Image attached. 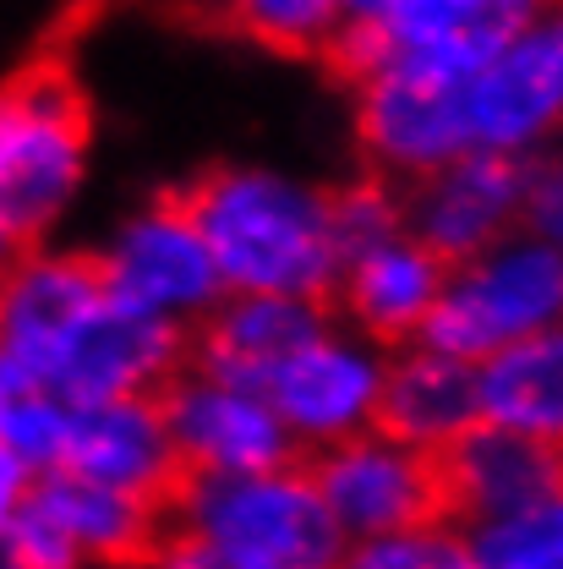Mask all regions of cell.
<instances>
[{
	"instance_id": "6da1fadb",
	"label": "cell",
	"mask_w": 563,
	"mask_h": 569,
	"mask_svg": "<svg viewBox=\"0 0 563 569\" xmlns=\"http://www.w3.org/2000/svg\"><path fill=\"white\" fill-rule=\"evenodd\" d=\"M187 367V335L121 307L88 252L28 247L0 274V389L67 406L159 395Z\"/></svg>"
},
{
	"instance_id": "7a4b0ae2",
	"label": "cell",
	"mask_w": 563,
	"mask_h": 569,
	"mask_svg": "<svg viewBox=\"0 0 563 569\" xmlns=\"http://www.w3.org/2000/svg\"><path fill=\"white\" fill-rule=\"evenodd\" d=\"M181 203L209 241L224 296L329 301L340 269L334 187L280 164H219L181 192Z\"/></svg>"
},
{
	"instance_id": "3957f363",
	"label": "cell",
	"mask_w": 563,
	"mask_h": 569,
	"mask_svg": "<svg viewBox=\"0 0 563 569\" xmlns=\"http://www.w3.org/2000/svg\"><path fill=\"white\" fill-rule=\"evenodd\" d=\"M170 537L209 569H340L345 559V537L301 460L252 477L181 482L170 498Z\"/></svg>"
},
{
	"instance_id": "277c9868",
	"label": "cell",
	"mask_w": 563,
	"mask_h": 569,
	"mask_svg": "<svg viewBox=\"0 0 563 569\" xmlns=\"http://www.w3.org/2000/svg\"><path fill=\"white\" fill-rule=\"evenodd\" d=\"M88 104L67 71L44 67L0 88V213L39 247L82 198Z\"/></svg>"
},
{
	"instance_id": "5b68a950",
	"label": "cell",
	"mask_w": 563,
	"mask_h": 569,
	"mask_svg": "<svg viewBox=\"0 0 563 569\" xmlns=\"http://www.w3.org/2000/svg\"><path fill=\"white\" fill-rule=\"evenodd\" d=\"M547 329H563V252L531 230H514L487 252L449 263L422 340L460 361H487Z\"/></svg>"
},
{
	"instance_id": "8992f818",
	"label": "cell",
	"mask_w": 563,
	"mask_h": 569,
	"mask_svg": "<svg viewBox=\"0 0 563 569\" xmlns=\"http://www.w3.org/2000/svg\"><path fill=\"white\" fill-rule=\"evenodd\" d=\"M104 290L132 307L138 318H153L175 335H192L213 307L224 301L209 241L198 230L192 209L175 198H148L132 213L110 224L99 252H88Z\"/></svg>"
},
{
	"instance_id": "52a82bcc",
	"label": "cell",
	"mask_w": 563,
	"mask_h": 569,
	"mask_svg": "<svg viewBox=\"0 0 563 569\" xmlns=\"http://www.w3.org/2000/svg\"><path fill=\"white\" fill-rule=\"evenodd\" d=\"M471 153L531 164L563 148V0H547L460 82Z\"/></svg>"
},
{
	"instance_id": "ba28073f",
	"label": "cell",
	"mask_w": 563,
	"mask_h": 569,
	"mask_svg": "<svg viewBox=\"0 0 563 569\" xmlns=\"http://www.w3.org/2000/svg\"><path fill=\"white\" fill-rule=\"evenodd\" d=\"M301 466L323 498L334 531L345 537V548L449 515L438 460L400 443V438H389L383 427H366V432H355V438L301 460Z\"/></svg>"
},
{
	"instance_id": "9c48e42d",
	"label": "cell",
	"mask_w": 563,
	"mask_h": 569,
	"mask_svg": "<svg viewBox=\"0 0 563 569\" xmlns=\"http://www.w3.org/2000/svg\"><path fill=\"white\" fill-rule=\"evenodd\" d=\"M355 82V138L378 181L411 187L449 159L471 153L465 138V110H460V82L443 71L411 67V61H378Z\"/></svg>"
},
{
	"instance_id": "30bf717a",
	"label": "cell",
	"mask_w": 563,
	"mask_h": 569,
	"mask_svg": "<svg viewBox=\"0 0 563 569\" xmlns=\"http://www.w3.org/2000/svg\"><path fill=\"white\" fill-rule=\"evenodd\" d=\"M383 361H389L383 346H372L366 335H355L340 318H329V329L318 340H306L263 383L295 460H312V455L345 443L355 432L378 427Z\"/></svg>"
},
{
	"instance_id": "8fae6325",
	"label": "cell",
	"mask_w": 563,
	"mask_h": 569,
	"mask_svg": "<svg viewBox=\"0 0 563 569\" xmlns=\"http://www.w3.org/2000/svg\"><path fill=\"white\" fill-rule=\"evenodd\" d=\"M159 411H164L187 482L192 477H252V471H274L295 460L263 389L230 383L192 361L159 389Z\"/></svg>"
},
{
	"instance_id": "7c38bea8",
	"label": "cell",
	"mask_w": 563,
	"mask_h": 569,
	"mask_svg": "<svg viewBox=\"0 0 563 569\" xmlns=\"http://www.w3.org/2000/svg\"><path fill=\"white\" fill-rule=\"evenodd\" d=\"M542 6L547 0H394V11L378 28H340L329 56L351 77L372 71L378 61L471 77Z\"/></svg>"
},
{
	"instance_id": "4fadbf2b",
	"label": "cell",
	"mask_w": 563,
	"mask_h": 569,
	"mask_svg": "<svg viewBox=\"0 0 563 569\" xmlns=\"http://www.w3.org/2000/svg\"><path fill=\"white\" fill-rule=\"evenodd\" d=\"M443 274L449 263L438 252H426L411 236V224H383L372 236L340 241V269H334V290H329V312L366 335L383 351H400L411 340H422L426 318L443 296Z\"/></svg>"
},
{
	"instance_id": "5bb4252c",
	"label": "cell",
	"mask_w": 563,
	"mask_h": 569,
	"mask_svg": "<svg viewBox=\"0 0 563 569\" xmlns=\"http://www.w3.org/2000/svg\"><path fill=\"white\" fill-rule=\"evenodd\" d=\"M400 203L411 236L426 252H438L443 263H465L520 230L525 164L497 153H460L443 170L400 187Z\"/></svg>"
},
{
	"instance_id": "9a60e30c",
	"label": "cell",
	"mask_w": 563,
	"mask_h": 569,
	"mask_svg": "<svg viewBox=\"0 0 563 569\" xmlns=\"http://www.w3.org/2000/svg\"><path fill=\"white\" fill-rule=\"evenodd\" d=\"M71 477H88L99 488H121V493L170 503L181 477L170 427L159 411V395H127V400H93V406H71L67 449L61 466Z\"/></svg>"
},
{
	"instance_id": "2e32d148",
	"label": "cell",
	"mask_w": 563,
	"mask_h": 569,
	"mask_svg": "<svg viewBox=\"0 0 563 569\" xmlns=\"http://www.w3.org/2000/svg\"><path fill=\"white\" fill-rule=\"evenodd\" d=\"M33 509L67 537L82 569H142L170 537V503L99 488L88 477H33Z\"/></svg>"
},
{
	"instance_id": "e0dca14e",
	"label": "cell",
	"mask_w": 563,
	"mask_h": 569,
	"mask_svg": "<svg viewBox=\"0 0 563 569\" xmlns=\"http://www.w3.org/2000/svg\"><path fill=\"white\" fill-rule=\"evenodd\" d=\"M329 301L295 296H224L209 318L187 335V361L219 372L230 383L263 389L306 340L329 329Z\"/></svg>"
},
{
	"instance_id": "ac0fdd59",
	"label": "cell",
	"mask_w": 563,
	"mask_h": 569,
	"mask_svg": "<svg viewBox=\"0 0 563 569\" xmlns=\"http://www.w3.org/2000/svg\"><path fill=\"white\" fill-rule=\"evenodd\" d=\"M482 422V389L476 361L411 340L383 361V395H378V427L422 455H449L471 427Z\"/></svg>"
},
{
	"instance_id": "d6986e66",
	"label": "cell",
	"mask_w": 563,
	"mask_h": 569,
	"mask_svg": "<svg viewBox=\"0 0 563 569\" xmlns=\"http://www.w3.org/2000/svg\"><path fill=\"white\" fill-rule=\"evenodd\" d=\"M438 471H443L449 520H460V526L509 515V509H520L531 498L563 488L559 449L531 443L520 432H503L493 422H476L449 455H438Z\"/></svg>"
},
{
	"instance_id": "ffe728a7",
	"label": "cell",
	"mask_w": 563,
	"mask_h": 569,
	"mask_svg": "<svg viewBox=\"0 0 563 569\" xmlns=\"http://www.w3.org/2000/svg\"><path fill=\"white\" fill-rule=\"evenodd\" d=\"M476 389H482V422L563 455V329H547L536 340L503 346L487 361H476Z\"/></svg>"
},
{
	"instance_id": "44dd1931",
	"label": "cell",
	"mask_w": 563,
	"mask_h": 569,
	"mask_svg": "<svg viewBox=\"0 0 563 569\" xmlns=\"http://www.w3.org/2000/svg\"><path fill=\"white\" fill-rule=\"evenodd\" d=\"M482 569H563V488L465 526Z\"/></svg>"
},
{
	"instance_id": "7402d4cb",
	"label": "cell",
	"mask_w": 563,
	"mask_h": 569,
	"mask_svg": "<svg viewBox=\"0 0 563 569\" xmlns=\"http://www.w3.org/2000/svg\"><path fill=\"white\" fill-rule=\"evenodd\" d=\"M224 17L284 56H329L345 28L340 0H224Z\"/></svg>"
},
{
	"instance_id": "603a6c76",
	"label": "cell",
	"mask_w": 563,
	"mask_h": 569,
	"mask_svg": "<svg viewBox=\"0 0 563 569\" xmlns=\"http://www.w3.org/2000/svg\"><path fill=\"white\" fill-rule=\"evenodd\" d=\"M340 569H482L471 542H465V526L460 520H426L411 531H394V537H372V542H351Z\"/></svg>"
},
{
	"instance_id": "cb8c5ba5",
	"label": "cell",
	"mask_w": 563,
	"mask_h": 569,
	"mask_svg": "<svg viewBox=\"0 0 563 569\" xmlns=\"http://www.w3.org/2000/svg\"><path fill=\"white\" fill-rule=\"evenodd\" d=\"M67 427H71V406L56 395H6V427H0V449L11 460H22L33 477H50L61 466V449H67Z\"/></svg>"
},
{
	"instance_id": "d4e9b609",
	"label": "cell",
	"mask_w": 563,
	"mask_h": 569,
	"mask_svg": "<svg viewBox=\"0 0 563 569\" xmlns=\"http://www.w3.org/2000/svg\"><path fill=\"white\" fill-rule=\"evenodd\" d=\"M520 230H531L536 241H547L563 252V148H547L525 164V209Z\"/></svg>"
},
{
	"instance_id": "484cf974",
	"label": "cell",
	"mask_w": 563,
	"mask_h": 569,
	"mask_svg": "<svg viewBox=\"0 0 563 569\" xmlns=\"http://www.w3.org/2000/svg\"><path fill=\"white\" fill-rule=\"evenodd\" d=\"M28 493H33V471L0 449V542L11 537V526H17V515H22Z\"/></svg>"
},
{
	"instance_id": "4316f807",
	"label": "cell",
	"mask_w": 563,
	"mask_h": 569,
	"mask_svg": "<svg viewBox=\"0 0 563 569\" xmlns=\"http://www.w3.org/2000/svg\"><path fill=\"white\" fill-rule=\"evenodd\" d=\"M340 11H345V28H378L394 11V0H340Z\"/></svg>"
},
{
	"instance_id": "83f0119b",
	"label": "cell",
	"mask_w": 563,
	"mask_h": 569,
	"mask_svg": "<svg viewBox=\"0 0 563 569\" xmlns=\"http://www.w3.org/2000/svg\"><path fill=\"white\" fill-rule=\"evenodd\" d=\"M148 569H209V565H203V559H198V553H192L181 537H164V548L148 559Z\"/></svg>"
},
{
	"instance_id": "f1b7e54d",
	"label": "cell",
	"mask_w": 563,
	"mask_h": 569,
	"mask_svg": "<svg viewBox=\"0 0 563 569\" xmlns=\"http://www.w3.org/2000/svg\"><path fill=\"white\" fill-rule=\"evenodd\" d=\"M28 247H33V241H28V236H22V230H17V224L0 213V274H6V269H11V263H17Z\"/></svg>"
},
{
	"instance_id": "f546056e",
	"label": "cell",
	"mask_w": 563,
	"mask_h": 569,
	"mask_svg": "<svg viewBox=\"0 0 563 569\" xmlns=\"http://www.w3.org/2000/svg\"><path fill=\"white\" fill-rule=\"evenodd\" d=\"M0 569H22L17 559H11V548H6V542H0Z\"/></svg>"
},
{
	"instance_id": "4dcf8cb0",
	"label": "cell",
	"mask_w": 563,
	"mask_h": 569,
	"mask_svg": "<svg viewBox=\"0 0 563 569\" xmlns=\"http://www.w3.org/2000/svg\"><path fill=\"white\" fill-rule=\"evenodd\" d=\"M0 427H6V389H0Z\"/></svg>"
},
{
	"instance_id": "1f68e13d",
	"label": "cell",
	"mask_w": 563,
	"mask_h": 569,
	"mask_svg": "<svg viewBox=\"0 0 563 569\" xmlns=\"http://www.w3.org/2000/svg\"><path fill=\"white\" fill-rule=\"evenodd\" d=\"M192 6H219V11H224V0H192Z\"/></svg>"
}]
</instances>
